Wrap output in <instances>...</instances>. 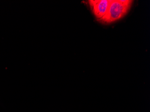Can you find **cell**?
I'll use <instances>...</instances> for the list:
<instances>
[{"mask_svg": "<svg viewBox=\"0 0 150 112\" xmlns=\"http://www.w3.org/2000/svg\"><path fill=\"white\" fill-rule=\"evenodd\" d=\"M110 3V0L88 1L91 10L98 20L103 17L107 13Z\"/></svg>", "mask_w": 150, "mask_h": 112, "instance_id": "obj_2", "label": "cell"}, {"mask_svg": "<svg viewBox=\"0 0 150 112\" xmlns=\"http://www.w3.org/2000/svg\"><path fill=\"white\" fill-rule=\"evenodd\" d=\"M133 1L110 0L107 13L98 20L104 24H110L124 17L130 9Z\"/></svg>", "mask_w": 150, "mask_h": 112, "instance_id": "obj_1", "label": "cell"}]
</instances>
